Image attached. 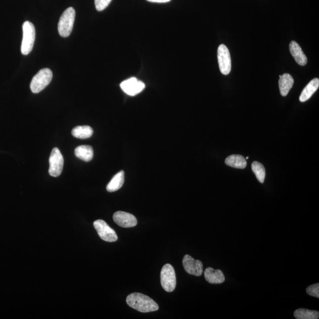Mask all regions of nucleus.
Listing matches in <instances>:
<instances>
[{
  "instance_id": "nucleus-1",
  "label": "nucleus",
  "mask_w": 319,
  "mask_h": 319,
  "mask_svg": "<svg viewBox=\"0 0 319 319\" xmlns=\"http://www.w3.org/2000/svg\"><path fill=\"white\" fill-rule=\"evenodd\" d=\"M129 307L142 313L155 311L159 307L150 297L142 293H134L129 294L126 299Z\"/></svg>"
},
{
  "instance_id": "nucleus-2",
  "label": "nucleus",
  "mask_w": 319,
  "mask_h": 319,
  "mask_svg": "<svg viewBox=\"0 0 319 319\" xmlns=\"http://www.w3.org/2000/svg\"><path fill=\"white\" fill-rule=\"evenodd\" d=\"M75 18V10L69 8L63 13L58 23V31L63 37H67L71 34Z\"/></svg>"
},
{
  "instance_id": "nucleus-3",
  "label": "nucleus",
  "mask_w": 319,
  "mask_h": 319,
  "mask_svg": "<svg viewBox=\"0 0 319 319\" xmlns=\"http://www.w3.org/2000/svg\"><path fill=\"white\" fill-rule=\"evenodd\" d=\"M53 73L50 69L44 68L38 71L30 83V89L34 94H37L43 90L51 83Z\"/></svg>"
},
{
  "instance_id": "nucleus-4",
  "label": "nucleus",
  "mask_w": 319,
  "mask_h": 319,
  "mask_svg": "<svg viewBox=\"0 0 319 319\" xmlns=\"http://www.w3.org/2000/svg\"><path fill=\"white\" fill-rule=\"evenodd\" d=\"M23 37L21 47V52L24 55H27L32 51L35 38H36V30L33 23L26 21L23 24Z\"/></svg>"
},
{
  "instance_id": "nucleus-5",
  "label": "nucleus",
  "mask_w": 319,
  "mask_h": 319,
  "mask_svg": "<svg viewBox=\"0 0 319 319\" xmlns=\"http://www.w3.org/2000/svg\"><path fill=\"white\" fill-rule=\"evenodd\" d=\"M160 279L164 290L167 292H173L176 286V278L172 265L167 264L163 266L161 271Z\"/></svg>"
},
{
  "instance_id": "nucleus-6",
  "label": "nucleus",
  "mask_w": 319,
  "mask_h": 319,
  "mask_svg": "<svg viewBox=\"0 0 319 319\" xmlns=\"http://www.w3.org/2000/svg\"><path fill=\"white\" fill-rule=\"evenodd\" d=\"M64 159L61 151L58 148L52 150L49 158V173L53 177L60 176L64 168Z\"/></svg>"
},
{
  "instance_id": "nucleus-7",
  "label": "nucleus",
  "mask_w": 319,
  "mask_h": 319,
  "mask_svg": "<svg viewBox=\"0 0 319 319\" xmlns=\"http://www.w3.org/2000/svg\"><path fill=\"white\" fill-rule=\"evenodd\" d=\"M95 229L102 240L113 243L118 240V237L115 231L108 225L103 220L99 219L94 222Z\"/></svg>"
},
{
  "instance_id": "nucleus-8",
  "label": "nucleus",
  "mask_w": 319,
  "mask_h": 319,
  "mask_svg": "<svg viewBox=\"0 0 319 319\" xmlns=\"http://www.w3.org/2000/svg\"><path fill=\"white\" fill-rule=\"evenodd\" d=\"M218 59L220 72L229 75L231 70V59L229 49L225 44H220L218 49Z\"/></svg>"
},
{
  "instance_id": "nucleus-9",
  "label": "nucleus",
  "mask_w": 319,
  "mask_h": 319,
  "mask_svg": "<svg viewBox=\"0 0 319 319\" xmlns=\"http://www.w3.org/2000/svg\"><path fill=\"white\" fill-rule=\"evenodd\" d=\"M145 86V83L135 78L125 80L120 84L121 89L129 96H135L142 92Z\"/></svg>"
},
{
  "instance_id": "nucleus-10",
  "label": "nucleus",
  "mask_w": 319,
  "mask_h": 319,
  "mask_svg": "<svg viewBox=\"0 0 319 319\" xmlns=\"http://www.w3.org/2000/svg\"><path fill=\"white\" fill-rule=\"evenodd\" d=\"M183 265L185 271L189 275L202 276L203 271V264L198 259H195L191 255H186L183 259Z\"/></svg>"
},
{
  "instance_id": "nucleus-11",
  "label": "nucleus",
  "mask_w": 319,
  "mask_h": 319,
  "mask_svg": "<svg viewBox=\"0 0 319 319\" xmlns=\"http://www.w3.org/2000/svg\"><path fill=\"white\" fill-rule=\"evenodd\" d=\"M114 222L122 227H132L138 225L135 217L127 212L118 211L113 215Z\"/></svg>"
},
{
  "instance_id": "nucleus-12",
  "label": "nucleus",
  "mask_w": 319,
  "mask_h": 319,
  "mask_svg": "<svg viewBox=\"0 0 319 319\" xmlns=\"http://www.w3.org/2000/svg\"><path fill=\"white\" fill-rule=\"evenodd\" d=\"M290 52L296 62L300 66H305L307 63V58L302 49L295 41H291L289 45Z\"/></svg>"
},
{
  "instance_id": "nucleus-13",
  "label": "nucleus",
  "mask_w": 319,
  "mask_h": 319,
  "mask_svg": "<svg viewBox=\"0 0 319 319\" xmlns=\"http://www.w3.org/2000/svg\"><path fill=\"white\" fill-rule=\"evenodd\" d=\"M204 276L206 281L210 284H221L225 280V276L221 270L211 267L205 269Z\"/></svg>"
},
{
  "instance_id": "nucleus-14",
  "label": "nucleus",
  "mask_w": 319,
  "mask_h": 319,
  "mask_svg": "<svg viewBox=\"0 0 319 319\" xmlns=\"http://www.w3.org/2000/svg\"><path fill=\"white\" fill-rule=\"evenodd\" d=\"M279 77V85L280 94L283 97H286L294 85V79L289 73H284L283 75H280Z\"/></svg>"
},
{
  "instance_id": "nucleus-15",
  "label": "nucleus",
  "mask_w": 319,
  "mask_h": 319,
  "mask_svg": "<svg viewBox=\"0 0 319 319\" xmlns=\"http://www.w3.org/2000/svg\"><path fill=\"white\" fill-rule=\"evenodd\" d=\"M318 86L319 79L318 78H314L311 80L301 93L299 98L300 101L301 103H304V102L309 100L315 91L318 89Z\"/></svg>"
},
{
  "instance_id": "nucleus-16",
  "label": "nucleus",
  "mask_w": 319,
  "mask_h": 319,
  "mask_svg": "<svg viewBox=\"0 0 319 319\" xmlns=\"http://www.w3.org/2000/svg\"><path fill=\"white\" fill-rule=\"evenodd\" d=\"M75 154L78 159L87 162L93 159L94 150L90 146L82 145L76 147Z\"/></svg>"
},
{
  "instance_id": "nucleus-17",
  "label": "nucleus",
  "mask_w": 319,
  "mask_h": 319,
  "mask_svg": "<svg viewBox=\"0 0 319 319\" xmlns=\"http://www.w3.org/2000/svg\"><path fill=\"white\" fill-rule=\"evenodd\" d=\"M125 180L124 171L118 172L112 178L110 183L107 186V190L109 192H114L119 190L123 186Z\"/></svg>"
},
{
  "instance_id": "nucleus-18",
  "label": "nucleus",
  "mask_w": 319,
  "mask_h": 319,
  "mask_svg": "<svg viewBox=\"0 0 319 319\" xmlns=\"http://www.w3.org/2000/svg\"><path fill=\"white\" fill-rule=\"evenodd\" d=\"M225 164L227 166L240 169H245L247 164L246 159L238 154H233L227 157L225 160Z\"/></svg>"
},
{
  "instance_id": "nucleus-19",
  "label": "nucleus",
  "mask_w": 319,
  "mask_h": 319,
  "mask_svg": "<svg viewBox=\"0 0 319 319\" xmlns=\"http://www.w3.org/2000/svg\"><path fill=\"white\" fill-rule=\"evenodd\" d=\"M93 132V129L89 126H78L72 129V134L77 139H86L90 138Z\"/></svg>"
},
{
  "instance_id": "nucleus-20",
  "label": "nucleus",
  "mask_w": 319,
  "mask_h": 319,
  "mask_svg": "<svg viewBox=\"0 0 319 319\" xmlns=\"http://www.w3.org/2000/svg\"><path fill=\"white\" fill-rule=\"evenodd\" d=\"M294 315L297 319H317L319 313L317 311L299 308L294 311Z\"/></svg>"
},
{
  "instance_id": "nucleus-21",
  "label": "nucleus",
  "mask_w": 319,
  "mask_h": 319,
  "mask_svg": "<svg viewBox=\"0 0 319 319\" xmlns=\"http://www.w3.org/2000/svg\"><path fill=\"white\" fill-rule=\"evenodd\" d=\"M252 170L260 183H264L265 177V170L264 166L258 162H254L252 164Z\"/></svg>"
},
{
  "instance_id": "nucleus-22",
  "label": "nucleus",
  "mask_w": 319,
  "mask_h": 319,
  "mask_svg": "<svg viewBox=\"0 0 319 319\" xmlns=\"http://www.w3.org/2000/svg\"><path fill=\"white\" fill-rule=\"evenodd\" d=\"M112 0H95V5L98 12L103 11L110 4Z\"/></svg>"
},
{
  "instance_id": "nucleus-23",
  "label": "nucleus",
  "mask_w": 319,
  "mask_h": 319,
  "mask_svg": "<svg viewBox=\"0 0 319 319\" xmlns=\"http://www.w3.org/2000/svg\"><path fill=\"white\" fill-rule=\"evenodd\" d=\"M306 292L311 296L315 297H319V285L318 283L314 284L313 285H311L308 287L306 289Z\"/></svg>"
},
{
  "instance_id": "nucleus-24",
  "label": "nucleus",
  "mask_w": 319,
  "mask_h": 319,
  "mask_svg": "<svg viewBox=\"0 0 319 319\" xmlns=\"http://www.w3.org/2000/svg\"><path fill=\"white\" fill-rule=\"evenodd\" d=\"M147 1L152 3H164L169 2L171 0H147Z\"/></svg>"
},
{
  "instance_id": "nucleus-25",
  "label": "nucleus",
  "mask_w": 319,
  "mask_h": 319,
  "mask_svg": "<svg viewBox=\"0 0 319 319\" xmlns=\"http://www.w3.org/2000/svg\"><path fill=\"white\" fill-rule=\"evenodd\" d=\"M249 159V157H247L246 159Z\"/></svg>"
}]
</instances>
